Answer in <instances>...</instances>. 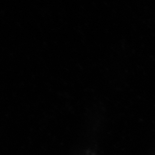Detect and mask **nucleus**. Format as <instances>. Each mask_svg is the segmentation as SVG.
Wrapping results in <instances>:
<instances>
[]
</instances>
